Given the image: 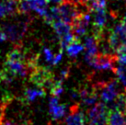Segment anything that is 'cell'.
I'll return each instance as SVG.
<instances>
[{
  "label": "cell",
  "instance_id": "6da1fadb",
  "mask_svg": "<svg viewBox=\"0 0 126 125\" xmlns=\"http://www.w3.org/2000/svg\"><path fill=\"white\" fill-rule=\"evenodd\" d=\"M29 22V19H18L9 22H4L3 24L0 25V27L6 33L8 41L18 44V42H20L21 39L24 37L25 33L28 31Z\"/></svg>",
  "mask_w": 126,
  "mask_h": 125
},
{
  "label": "cell",
  "instance_id": "7a4b0ae2",
  "mask_svg": "<svg viewBox=\"0 0 126 125\" xmlns=\"http://www.w3.org/2000/svg\"><path fill=\"white\" fill-rule=\"evenodd\" d=\"M108 115L105 103H96L87 112V125H108Z\"/></svg>",
  "mask_w": 126,
  "mask_h": 125
},
{
  "label": "cell",
  "instance_id": "3957f363",
  "mask_svg": "<svg viewBox=\"0 0 126 125\" xmlns=\"http://www.w3.org/2000/svg\"><path fill=\"white\" fill-rule=\"evenodd\" d=\"M30 75V80L32 84H34L36 87H51L53 84L54 77L52 73V71L47 68V67H42V66H35L33 69L31 71Z\"/></svg>",
  "mask_w": 126,
  "mask_h": 125
},
{
  "label": "cell",
  "instance_id": "277c9868",
  "mask_svg": "<svg viewBox=\"0 0 126 125\" xmlns=\"http://www.w3.org/2000/svg\"><path fill=\"white\" fill-rule=\"evenodd\" d=\"M86 62L90 66L98 71L114 70L116 62V56L112 54H102L98 53L94 57H85Z\"/></svg>",
  "mask_w": 126,
  "mask_h": 125
},
{
  "label": "cell",
  "instance_id": "5b68a950",
  "mask_svg": "<svg viewBox=\"0 0 126 125\" xmlns=\"http://www.w3.org/2000/svg\"><path fill=\"white\" fill-rule=\"evenodd\" d=\"M58 8L61 20L69 24H71L74 19L79 15L83 14L78 3L75 2L74 0H63L62 3L59 4Z\"/></svg>",
  "mask_w": 126,
  "mask_h": 125
},
{
  "label": "cell",
  "instance_id": "8992f818",
  "mask_svg": "<svg viewBox=\"0 0 126 125\" xmlns=\"http://www.w3.org/2000/svg\"><path fill=\"white\" fill-rule=\"evenodd\" d=\"M119 81L118 79H112L109 82L100 84V94L99 97L101 98V100L108 104L110 102L115 99L120 94L119 92Z\"/></svg>",
  "mask_w": 126,
  "mask_h": 125
},
{
  "label": "cell",
  "instance_id": "52a82bcc",
  "mask_svg": "<svg viewBox=\"0 0 126 125\" xmlns=\"http://www.w3.org/2000/svg\"><path fill=\"white\" fill-rule=\"evenodd\" d=\"M91 19V16L89 12H86L83 14L79 15L77 17H76L71 23V28H72V32L75 35L76 39H78L83 37L87 34L88 32V28L89 22Z\"/></svg>",
  "mask_w": 126,
  "mask_h": 125
},
{
  "label": "cell",
  "instance_id": "ba28073f",
  "mask_svg": "<svg viewBox=\"0 0 126 125\" xmlns=\"http://www.w3.org/2000/svg\"><path fill=\"white\" fill-rule=\"evenodd\" d=\"M64 125H87L86 117L79 105H74L64 121Z\"/></svg>",
  "mask_w": 126,
  "mask_h": 125
},
{
  "label": "cell",
  "instance_id": "9c48e42d",
  "mask_svg": "<svg viewBox=\"0 0 126 125\" xmlns=\"http://www.w3.org/2000/svg\"><path fill=\"white\" fill-rule=\"evenodd\" d=\"M66 106L60 104L57 97H53L49 99V113L53 121H59L66 114Z\"/></svg>",
  "mask_w": 126,
  "mask_h": 125
},
{
  "label": "cell",
  "instance_id": "30bf717a",
  "mask_svg": "<svg viewBox=\"0 0 126 125\" xmlns=\"http://www.w3.org/2000/svg\"><path fill=\"white\" fill-rule=\"evenodd\" d=\"M79 91V97L82 103L86 106H93L97 103L98 99V92L97 87H82Z\"/></svg>",
  "mask_w": 126,
  "mask_h": 125
},
{
  "label": "cell",
  "instance_id": "8fae6325",
  "mask_svg": "<svg viewBox=\"0 0 126 125\" xmlns=\"http://www.w3.org/2000/svg\"><path fill=\"white\" fill-rule=\"evenodd\" d=\"M84 47L86 50L85 57H94L98 54V40L94 36H89L86 38Z\"/></svg>",
  "mask_w": 126,
  "mask_h": 125
},
{
  "label": "cell",
  "instance_id": "7c38bea8",
  "mask_svg": "<svg viewBox=\"0 0 126 125\" xmlns=\"http://www.w3.org/2000/svg\"><path fill=\"white\" fill-rule=\"evenodd\" d=\"M51 26L53 28L55 33L57 34V36L59 37V39L61 40L62 38H63L64 36H66L67 34H69L72 32V28L69 23H66L63 20H55L53 21V23L51 24Z\"/></svg>",
  "mask_w": 126,
  "mask_h": 125
},
{
  "label": "cell",
  "instance_id": "4fadbf2b",
  "mask_svg": "<svg viewBox=\"0 0 126 125\" xmlns=\"http://www.w3.org/2000/svg\"><path fill=\"white\" fill-rule=\"evenodd\" d=\"M45 90L42 87H35V88H26L24 91L23 98L26 102H32L39 97H42L45 96Z\"/></svg>",
  "mask_w": 126,
  "mask_h": 125
},
{
  "label": "cell",
  "instance_id": "5bb4252c",
  "mask_svg": "<svg viewBox=\"0 0 126 125\" xmlns=\"http://www.w3.org/2000/svg\"><path fill=\"white\" fill-rule=\"evenodd\" d=\"M94 20H93V28L103 30L107 22V15L104 7H99L94 11Z\"/></svg>",
  "mask_w": 126,
  "mask_h": 125
},
{
  "label": "cell",
  "instance_id": "9a60e30c",
  "mask_svg": "<svg viewBox=\"0 0 126 125\" xmlns=\"http://www.w3.org/2000/svg\"><path fill=\"white\" fill-rule=\"evenodd\" d=\"M108 125H126L125 115L118 109L109 111Z\"/></svg>",
  "mask_w": 126,
  "mask_h": 125
},
{
  "label": "cell",
  "instance_id": "2e32d148",
  "mask_svg": "<svg viewBox=\"0 0 126 125\" xmlns=\"http://www.w3.org/2000/svg\"><path fill=\"white\" fill-rule=\"evenodd\" d=\"M84 49H85L84 45L81 44L79 40L78 39H75L71 43H69V45L67 46L65 50H66L67 54L70 56V57L74 58V57H77Z\"/></svg>",
  "mask_w": 126,
  "mask_h": 125
},
{
  "label": "cell",
  "instance_id": "e0dca14e",
  "mask_svg": "<svg viewBox=\"0 0 126 125\" xmlns=\"http://www.w3.org/2000/svg\"><path fill=\"white\" fill-rule=\"evenodd\" d=\"M42 52H43L44 59H45L46 62H48V63H50L51 65H53V61H54L55 55L53 54V51H52L51 49L47 48V47H44L43 50H42Z\"/></svg>",
  "mask_w": 126,
  "mask_h": 125
},
{
  "label": "cell",
  "instance_id": "ac0fdd59",
  "mask_svg": "<svg viewBox=\"0 0 126 125\" xmlns=\"http://www.w3.org/2000/svg\"><path fill=\"white\" fill-rule=\"evenodd\" d=\"M7 16H8L7 8V6H6V3H5V0H3V1L0 2V18H3Z\"/></svg>",
  "mask_w": 126,
  "mask_h": 125
},
{
  "label": "cell",
  "instance_id": "d6986e66",
  "mask_svg": "<svg viewBox=\"0 0 126 125\" xmlns=\"http://www.w3.org/2000/svg\"><path fill=\"white\" fill-rule=\"evenodd\" d=\"M63 58V52L60 51L57 54H55V57H54V61H53V65H56L57 63H59L61 62V60Z\"/></svg>",
  "mask_w": 126,
  "mask_h": 125
},
{
  "label": "cell",
  "instance_id": "ffe728a7",
  "mask_svg": "<svg viewBox=\"0 0 126 125\" xmlns=\"http://www.w3.org/2000/svg\"><path fill=\"white\" fill-rule=\"evenodd\" d=\"M7 40V35H6V33L4 32V31L2 30V28L0 27V42H6Z\"/></svg>",
  "mask_w": 126,
  "mask_h": 125
},
{
  "label": "cell",
  "instance_id": "44dd1931",
  "mask_svg": "<svg viewBox=\"0 0 126 125\" xmlns=\"http://www.w3.org/2000/svg\"><path fill=\"white\" fill-rule=\"evenodd\" d=\"M1 125H17V124H16V123H13V122H8V121H7V122H2Z\"/></svg>",
  "mask_w": 126,
  "mask_h": 125
},
{
  "label": "cell",
  "instance_id": "7402d4cb",
  "mask_svg": "<svg viewBox=\"0 0 126 125\" xmlns=\"http://www.w3.org/2000/svg\"><path fill=\"white\" fill-rule=\"evenodd\" d=\"M63 0H48V2H53V3L55 4H61Z\"/></svg>",
  "mask_w": 126,
  "mask_h": 125
},
{
  "label": "cell",
  "instance_id": "603a6c76",
  "mask_svg": "<svg viewBox=\"0 0 126 125\" xmlns=\"http://www.w3.org/2000/svg\"><path fill=\"white\" fill-rule=\"evenodd\" d=\"M122 22H123V24H125V25H126V13L124 14V16H123V20H122Z\"/></svg>",
  "mask_w": 126,
  "mask_h": 125
},
{
  "label": "cell",
  "instance_id": "cb8c5ba5",
  "mask_svg": "<svg viewBox=\"0 0 126 125\" xmlns=\"http://www.w3.org/2000/svg\"><path fill=\"white\" fill-rule=\"evenodd\" d=\"M1 82H2V78H1V72H0V85H1Z\"/></svg>",
  "mask_w": 126,
  "mask_h": 125
},
{
  "label": "cell",
  "instance_id": "d4e9b609",
  "mask_svg": "<svg viewBox=\"0 0 126 125\" xmlns=\"http://www.w3.org/2000/svg\"><path fill=\"white\" fill-rule=\"evenodd\" d=\"M124 115H125V121H126V114H124Z\"/></svg>",
  "mask_w": 126,
  "mask_h": 125
}]
</instances>
